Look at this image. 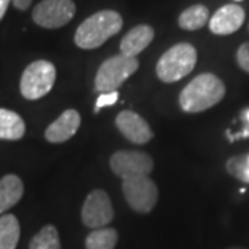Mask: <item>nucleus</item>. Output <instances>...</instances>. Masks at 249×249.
Wrapping results in <instances>:
<instances>
[{
  "instance_id": "4",
  "label": "nucleus",
  "mask_w": 249,
  "mask_h": 249,
  "mask_svg": "<svg viewBox=\"0 0 249 249\" xmlns=\"http://www.w3.org/2000/svg\"><path fill=\"white\" fill-rule=\"evenodd\" d=\"M139 65L140 62L136 57H127L122 53L109 57L98 68L94 79L96 91L100 94L116 91L124 80L139 70Z\"/></svg>"
},
{
  "instance_id": "16",
  "label": "nucleus",
  "mask_w": 249,
  "mask_h": 249,
  "mask_svg": "<svg viewBox=\"0 0 249 249\" xmlns=\"http://www.w3.org/2000/svg\"><path fill=\"white\" fill-rule=\"evenodd\" d=\"M209 21V10L204 4H194L186 9L178 17V27L184 31H198Z\"/></svg>"
},
{
  "instance_id": "21",
  "label": "nucleus",
  "mask_w": 249,
  "mask_h": 249,
  "mask_svg": "<svg viewBox=\"0 0 249 249\" xmlns=\"http://www.w3.org/2000/svg\"><path fill=\"white\" fill-rule=\"evenodd\" d=\"M237 62L241 70L249 73V42H245L240 46L237 52Z\"/></svg>"
},
{
  "instance_id": "9",
  "label": "nucleus",
  "mask_w": 249,
  "mask_h": 249,
  "mask_svg": "<svg viewBox=\"0 0 249 249\" xmlns=\"http://www.w3.org/2000/svg\"><path fill=\"white\" fill-rule=\"evenodd\" d=\"M114 208L104 190H93L82 206V222L89 229H101L112 222Z\"/></svg>"
},
{
  "instance_id": "5",
  "label": "nucleus",
  "mask_w": 249,
  "mask_h": 249,
  "mask_svg": "<svg viewBox=\"0 0 249 249\" xmlns=\"http://www.w3.org/2000/svg\"><path fill=\"white\" fill-rule=\"evenodd\" d=\"M55 75V67L52 62L39 60L29 64L21 76V94L27 100L42 98L53 89Z\"/></svg>"
},
{
  "instance_id": "14",
  "label": "nucleus",
  "mask_w": 249,
  "mask_h": 249,
  "mask_svg": "<svg viewBox=\"0 0 249 249\" xmlns=\"http://www.w3.org/2000/svg\"><path fill=\"white\" fill-rule=\"evenodd\" d=\"M24 194V184L16 175H6L0 178V213L18 204Z\"/></svg>"
},
{
  "instance_id": "6",
  "label": "nucleus",
  "mask_w": 249,
  "mask_h": 249,
  "mask_svg": "<svg viewBox=\"0 0 249 249\" xmlns=\"http://www.w3.org/2000/svg\"><path fill=\"white\" fill-rule=\"evenodd\" d=\"M122 191L126 202L137 213H150L158 202V188L148 176L124 178Z\"/></svg>"
},
{
  "instance_id": "24",
  "label": "nucleus",
  "mask_w": 249,
  "mask_h": 249,
  "mask_svg": "<svg viewBox=\"0 0 249 249\" xmlns=\"http://www.w3.org/2000/svg\"><path fill=\"white\" fill-rule=\"evenodd\" d=\"M10 1H11V0H0V21H1V18L4 17V14H6V11H7V7H9Z\"/></svg>"
},
{
  "instance_id": "13",
  "label": "nucleus",
  "mask_w": 249,
  "mask_h": 249,
  "mask_svg": "<svg viewBox=\"0 0 249 249\" xmlns=\"http://www.w3.org/2000/svg\"><path fill=\"white\" fill-rule=\"evenodd\" d=\"M154 28L150 25H137L132 28L121 40V53L127 55V57H136L137 54H140L147 49L150 43L154 40Z\"/></svg>"
},
{
  "instance_id": "18",
  "label": "nucleus",
  "mask_w": 249,
  "mask_h": 249,
  "mask_svg": "<svg viewBox=\"0 0 249 249\" xmlns=\"http://www.w3.org/2000/svg\"><path fill=\"white\" fill-rule=\"evenodd\" d=\"M118 242V232L111 227L96 229L86 237V249H115Z\"/></svg>"
},
{
  "instance_id": "2",
  "label": "nucleus",
  "mask_w": 249,
  "mask_h": 249,
  "mask_svg": "<svg viewBox=\"0 0 249 249\" xmlns=\"http://www.w3.org/2000/svg\"><path fill=\"white\" fill-rule=\"evenodd\" d=\"M124 25V19L114 10H101L86 18L75 32V43L83 50H93L103 46L116 35Z\"/></svg>"
},
{
  "instance_id": "15",
  "label": "nucleus",
  "mask_w": 249,
  "mask_h": 249,
  "mask_svg": "<svg viewBox=\"0 0 249 249\" xmlns=\"http://www.w3.org/2000/svg\"><path fill=\"white\" fill-rule=\"evenodd\" d=\"M24 134V119L14 111L0 108V140H19Z\"/></svg>"
},
{
  "instance_id": "19",
  "label": "nucleus",
  "mask_w": 249,
  "mask_h": 249,
  "mask_svg": "<svg viewBox=\"0 0 249 249\" xmlns=\"http://www.w3.org/2000/svg\"><path fill=\"white\" fill-rule=\"evenodd\" d=\"M29 249H61L57 229L47 224L29 242Z\"/></svg>"
},
{
  "instance_id": "8",
  "label": "nucleus",
  "mask_w": 249,
  "mask_h": 249,
  "mask_svg": "<svg viewBox=\"0 0 249 249\" xmlns=\"http://www.w3.org/2000/svg\"><path fill=\"white\" fill-rule=\"evenodd\" d=\"M109 166L116 176L124 180L133 176H148L154 169V160L147 152L122 150L111 157Z\"/></svg>"
},
{
  "instance_id": "3",
  "label": "nucleus",
  "mask_w": 249,
  "mask_h": 249,
  "mask_svg": "<svg viewBox=\"0 0 249 249\" xmlns=\"http://www.w3.org/2000/svg\"><path fill=\"white\" fill-rule=\"evenodd\" d=\"M196 49L190 43H178L162 54L157 75L165 83H173L191 73L196 64Z\"/></svg>"
},
{
  "instance_id": "23",
  "label": "nucleus",
  "mask_w": 249,
  "mask_h": 249,
  "mask_svg": "<svg viewBox=\"0 0 249 249\" xmlns=\"http://www.w3.org/2000/svg\"><path fill=\"white\" fill-rule=\"evenodd\" d=\"M31 3H32V0H13V4H14V7L18 10H27L29 6H31Z\"/></svg>"
},
{
  "instance_id": "25",
  "label": "nucleus",
  "mask_w": 249,
  "mask_h": 249,
  "mask_svg": "<svg viewBox=\"0 0 249 249\" xmlns=\"http://www.w3.org/2000/svg\"><path fill=\"white\" fill-rule=\"evenodd\" d=\"M230 249H244V248H230Z\"/></svg>"
},
{
  "instance_id": "12",
  "label": "nucleus",
  "mask_w": 249,
  "mask_h": 249,
  "mask_svg": "<svg viewBox=\"0 0 249 249\" xmlns=\"http://www.w3.org/2000/svg\"><path fill=\"white\" fill-rule=\"evenodd\" d=\"M80 115L76 109H67L50 124L45 132V137L50 142H64L78 132Z\"/></svg>"
},
{
  "instance_id": "17",
  "label": "nucleus",
  "mask_w": 249,
  "mask_h": 249,
  "mask_svg": "<svg viewBox=\"0 0 249 249\" xmlns=\"http://www.w3.org/2000/svg\"><path fill=\"white\" fill-rule=\"evenodd\" d=\"M19 223L14 214L0 217V249H16L19 241Z\"/></svg>"
},
{
  "instance_id": "11",
  "label": "nucleus",
  "mask_w": 249,
  "mask_h": 249,
  "mask_svg": "<svg viewBox=\"0 0 249 249\" xmlns=\"http://www.w3.org/2000/svg\"><path fill=\"white\" fill-rule=\"evenodd\" d=\"M245 21V11L238 4H226L209 19V29L214 35H231Z\"/></svg>"
},
{
  "instance_id": "10",
  "label": "nucleus",
  "mask_w": 249,
  "mask_h": 249,
  "mask_svg": "<svg viewBox=\"0 0 249 249\" xmlns=\"http://www.w3.org/2000/svg\"><path fill=\"white\" fill-rule=\"evenodd\" d=\"M116 127L129 142L147 144L152 139V130L145 119L133 111H122L116 116Z\"/></svg>"
},
{
  "instance_id": "22",
  "label": "nucleus",
  "mask_w": 249,
  "mask_h": 249,
  "mask_svg": "<svg viewBox=\"0 0 249 249\" xmlns=\"http://www.w3.org/2000/svg\"><path fill=\"white\" fill-rule=\"evenodd\" d=\"M118 101V91H109V93H101L96 101V111L101 109L103 107L112 106Z\"/></svg>"
},
{
  "instance_id": "26",
  "label": "nucleus",
  "mask_w": 249,
  "mask_h": 249,
  "mask_svg": "<svg viewBox=\"0 0 249 249\" xmlns=\"http://www.w3.org/2000/svg\"><path fill=\"white\" fill-rule=\"evenodd\" d=\"M235 1H242V0H235Z\"/></svg>"
},
{
  "instance_id": "20",
  "label": "nucleus",
  "mask_w": 249,
  "mask_h": 249,
  "mask_svg": "<svg viewBox=\"0 0 249 249\" xmlns=\"http://www.w3.org/2000/svg\"><path fill=\"white\" fill-rule=\"evenodd\" d=\"M226 169L232 178L249 184V154L231 157L226 163Z\"/></svg>"
},
{
  "instance_id": "7",
  "label": "nucleus",
  "mask_w": 249,
  "mask_h": 249,
  "mask_svg": "<svg viewBox=\"0 0 249 249\" xmlns=\"http://www.w3.org/2000/svg\"><path fill=\"white\" fill-rule=\"evenodd\" d=\"M76 13L72 0H43L32 13V18L39 27L57 29L67 25Z\"/></svg>"
},
{
  "instance_id": "1",
  "label": "nucleus",
  "mask_w": 249,
  "mask_h": 249,
  "mask_svg": "<svg viewBox=\"0 0 249 249\" xmlns=\"http://www.w3.org/2000/svg\"><path fill=\"white\" fill-rule=\"evenodd\" d=\"M226 94V86L213 73H201L181 90L178 103L184 112L198 114L219 104Z\"/></svg>"
}]
</instances>
